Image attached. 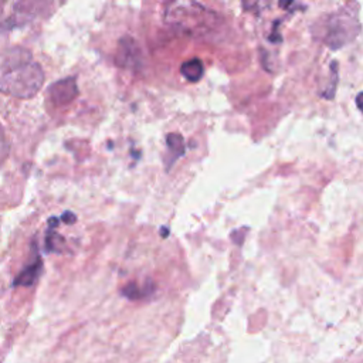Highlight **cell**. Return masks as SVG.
I'll return each mask as SVG.
<instances>
[{
  "label": "cell",
  "mask_w": 363,
  "mask_h": 363,
  "mask_svg": "<svg viewBox=\"0 0 363 363\" xmlns=\"http://www.w3.org/2000/svg\"><path fill=\"white\" fill-rule=\"evenodd\" d=\"M356 35V23L350 20L347 16L335 14L330 17L328 24V34H326V44L330 48H339L345 43L350 41Z\"/></svg>",
  "instance_id": "cell-3"
},
{
  "label": "cell",
  "mask_w": 363,
  "mask_h": 363,
  "mask_svg": "<svg viewBox=\"0 0 363 363\" xmlns=\"http://www.w3.org/2000/svg\"><path fill=\"white\" fill-rule=\"evenodd\" d=\"M139 58H140V54H139V47L136 41L130 37L121 38L118 52H116V62L121 67L128 68V67L138 65Z\"/></svg>",
  "instance_id": "cell-5"
},
{
  "label": "cell",
  "mask_w": 363,
  "mask_h": 363,
  "mask_svg": "<svg viewBox=\"0 0 363 363\" xmlns=\"http://www.w3.org/2000/svg\"><path fill=\"white\" fill-rule=\"evenodd\" d=\"M269 3H271V0H241L244 10L255 13V14L265 10L269 6Z\"/></svg>",
  "instance_id": "cell-10"
},
{
  "label": "cell",
  "mask_w": 363,
  "mask_h": 363,
  "mask_svg": "<svg viewBox=\"0 0 363 363\" xmlns=\"http://www.w3.org/2000/svg\"><path fill=\"white\" fill-rule=\"evenodd\" d=\"M166 142H167L169 150L172 152L170 153L172 156H170V160L167 164L172 166L174 163V160L184 153V142H183V136L179 133H169L166 138Z\"/></svg>",
  "instance_id": "cell-9"
},
{
  "label": "cell",
  "mask_w": 363,
  "mask_h": 363,
  "mask_svg": "<svg viewBox=\"0 0 363 363\" xmlns=\"http://www.w3.org/2000/svg\"><path fill=\"white\" fill-rule=\"evenodd\" d=\"M292 1H294V0H279V7L286 9V7H289V4H291Z\"/></svg>",
  "instance_id": "cell-13"
},
{
  "label": "cell",
  "mask_w": 363,
  "mask_h": 363,
  "mask_svg": "<svg viewBox=\"0 0 363 363\" xmlns=\"http://www.w3.org/2000/svg\"><path fill=\"white\" fill-rule=\"evenodd\" d=\"M54 0H3V6L10 4V11L4 24H26L43 14Z\"/></svg>",
  "instance_id": "cell-2"
},
{
  "label": "cell",
  "mask_w": 363,
  "mask_h": 363,
  "mask_svg": "<svg viewBox=\"0 0 363 363\" xmlns=\"http://www.w3.org/2000/svg\"><path fill=\"white\" fill-rule=\"evenodd\" d=\"M61 220H64V223H67V224H74V223L77 221V217H75L74 213L65 211V213L61 216Z\"/></svg>",
  "instance_id": "cell-11"
},
{
  "label": "cell",
  "mask_w": 363,
  "mask_h": 363,
  "mask_svg": "<svg viewBox=\"0 0 363 363\" xmlns=\"http://www.w3.org/2000/svg\"><path fill=\"white\" fill-rule=\"evenodd\" d=\"M43 82V68L38 62L33 61L30 51L16 47L4 52L0 77L3 94L27 99L38 92Z\"/></svg>",
  "instance_id": "cell-1"
},
{
  "label": "cell",
  "mask_w": 363,
  "mask_h": 363,
  "mask_svg": "<svg viewBox=\"0 0 363 363\" xmlns=\"http://www.w3.org/2000/svg\"><path fill=\"white\" fill-rule=\"evenodd\" d=\"M43 271V261L40 257H35V259L28 264L13 281V286H31L37 278L40 277Z\"/></svg>",
  "instance_id": "cell-6"
},
{
  "label": "cell",
  "mask_w": 363,
  "mask_h": 363,
  "mask_svg": "<svg viewBox=\"0 0 363 363\" xmlns=\"http://www.w3.org/2000/svg\"><path fill=\"white\" fill-rule=\"evenodd\" d=\"M155 286L152 284V281H146L145 286H139L136 282H130L123 289H122V295L126 296L128 299H142V298H146L150 292H153Z\"/></svg>",
  "instance_id": "cell-8"
},
{
  "label": "cell",
  "mask_w": 363,
  "mask_h": 363,
  "mask_svg": "<svg viewBox=\"0 0 363 363\" xmlns=\"http://www.w3.org/2000/svg\"><path fill=\"white\" fill-rule=\"evenodd\" d=\"M356 105H357V108L362 111V113H363V92H360L357 96H356Z\"/></svg>",
  "instance_id": "cell-12"
},
{
  "label": "cell",
  "mask_w": 363,
  "mask_h": 363,
  "mask_svg": "<svg viewBox=\"0 0 363 363\" xmlns=\"http://www.w3.org/2000/svg\"><path fill=\"white\" fill-rule=\"evenodd\" d=\"M182 75L190 81V82H197L201 79L204 74V67L199 58H191L189 61H184L180 67Z\"/></svg>",
  "instance_id": "cell-7"
},
{
  "label": "cell",
  "mask_w": 363,
  "mask_h": 363,
  "mask_svg": "<svg viewBox=\"0 0 363 363\" xmlns=\"http://www.w3.org/2000/svg\"><path fill=\"white\" fill-rule=\"evenodd\" d=\"M48 94L51 101L55 105L61 106V105L69 104L72 99L78 96V86L74 78H64L50 85Z\"/></svg>",
  "instance_id": "cell-4"
}]
</instances>
